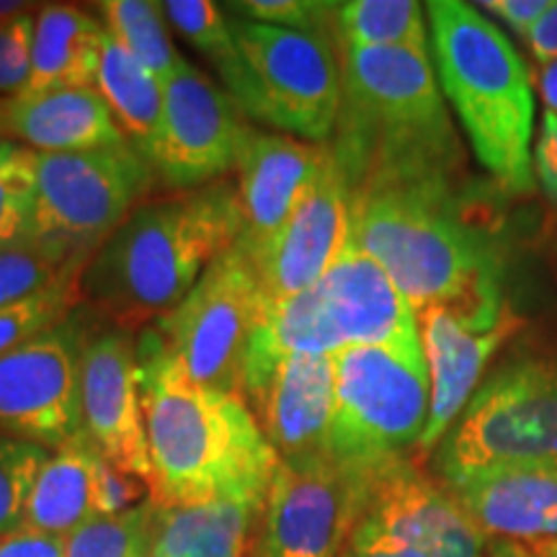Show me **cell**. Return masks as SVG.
<instances>
[{
    "instance_id": "6da1fadb",
    "label": "cell",
    "mask_w": 557,
    "mask_h": 557,
    "mask_svg": "<svg viewBox=\"0 0 557 557\" xmlns=\"http://www.w3.org/2000/svg\"><path fill=\"white\" fill-rule=\"evenodd\" d=\"M351 240L372 256L416 318L451 308L500 318L504 259L462 178H418L351 194Z\"/></svg>"
},
{
    "instance_id": "3957f363",
    "label": "cell",
    "mask_w": 557,
    "mask_h": 557,
    "mask_svg": "<svg viewBox=\"0 0 557 557\" xmlns=\"http://www.w3.org/2000/svg\"><path fill=\"white\" fill-rule=\"evenodd\" d=\"M341 109L329 148L348 197L418 178H462L465 150L426 54L341 47Z\"/></svg>"
},
{
    "instance_id": "f1b7e54d",
    "label": "cell",
    "mask_w": 557,
    "mask_h": 557,
    "mask_svg": "<svg viewBox=\"0 0 557 557\" xmlns=\"http://www.w3.org/2000/svg\"><path fill=\"white\" fill-rule=\"evenodd\" d=\"M88 259L62 243L26 233L11 246L0 248V308L39 295V292L81 278Z\"/></svg>"
},
{
    "instance_id": "8d00e7d4",
    "label": "cell",
    "mask_w": 557,
    "mask_h": 557,
    "mask_svg": "<svg viewBox=\"0 0 557 557\" xmlns=\"http://www.w3.org/2000/svg\"><path fill=\"white\" fill-rule=\"evenodd\" d=\"M150 496V485L129 472L99 457L96 465V519L99 517H116V513L129 511L145 504Z\"/></svg>"
},
{
    "instance_id": "7402d4cb",
    "label": "cell",
    "mask_w": 557,
    "mask_h": 557,
    "mask_svg": "<svg viewBox=\"0 0 557 557\" xmlns=\"http://www.w3.org/2000/svg\"><path fill=\"white\" fill-rule=\"evenodd\" d=\"M449 493L487 542L534 547L557 540V468L491 472Z\"/></svg>"
},
{
    "instance_id": "7bdbcfd3",
    "label": "cell",
    "mask_w": 557,
    "mask_h": 557,
    "mask_svg": "<svg viewBox=\"0 0 557 557\" xmlns=\"http://www.w3.org/2000/svg\"><path fill=\"white\" fill-rule=\"evenodd\" d=\"M540 90H542V99H545L547 111L557 114V60L549 62V65H542Z\"/></svg>"
},
{
    "instance_id": "bcb514c9",
    "label": "cell",
    "mask_w": 557,
    "mask_h": 557,
    "mask_svg": "<svg viewBox=\"0 0 557 557\" xmlns=\"http://www.w3.org/2000/svg\"><path fill=\"white\" fill-rule=\"evenodd\" d=\"M529 553H532L534 557H557V540H549V542H542V545L529 547Z\"/></svg>"
},
{
    "instance_id": "484cf974",
    "label": "cell",
    "mask_w": 557,
    "mask_h": 557,
    "mask_svg": "<svg viewBox=\"0 0 557 557\" xmlns=\"http://www.w3.org/2000/svg\"><path fill=\"white\" fill-rule=\"evenodd\" d=\"M96 90L124 139L148 160L163 122V83L109 32L103 34Z\"/></svg>"
},
{
    "instance_id": "e0dca14e",
    "label": "cell",
    "mask_w": 557,
    "mask_h": 557,
    "mask_svg": "<svg viewBox=\"0 0 557 557\" xmlns=\"http://www.w3.org/2000/svg\"><path fill=\"white\" fill-rule=\"evenodd\" d=\"M517 325L519 320L511 310L500 318H475L451 308H431L418 315L431 382L429 423L416 447L418 459L429 457L455 426L472 395L483 385L493 354L517 331Z\"/></svg>"
},
{
    "instance_id": "2e32d148",
    "label": "cell",
    "mask_w": 557,
    "mask_h": 557,
    "mask_svg": "<svg viewBox=\"0 0 557 557\" xmlns=\"http://www.w3.org/2000/svg\"><path fill=\"white\" fill-rule=\"evenodd\" d=\"M361 524L406 542L426 557H485L487 540L444 485L395 459L367 478Z\"/></svg>"
},
{
    "instance_id": "60d3db41",
    "label": "cell",
    "mask_w": 557,
    "mask_h": 557,
    "mask_svg": "<svg viewBox=\"0 0 557 557\" xmlns=\"http://www.w3.org/2000/svg\"><path fill=\"white\" fill-rule=\"evenodd\" d=\"M67 537L18 529L0 537V557H65Z\"/></svg>"
},
{
    "instance_id": "603a6c76",
    "label": "cell",
    "mask_w": 557,
    "mask_h": 557,
    "mask_svg": "<svg viewBox=\"0 0 557 557\" xmlns=\"http://www.w3.org/2000/svg\"><path fill=\"white\" fill-rule=\"evenodd\" d=\"M107 26L78 5H39L34 21L32 75L24 94L60 88H96Z\"/></svg>"
},
{
    "instance_id": "4dcf8cb0",
    "label": "cell",
    "mask_w": 557,
    "mask_h": 557,
    "mask_svg": "<svg viewBox=\"0 0 557 557\" xmlns=\"http://www.w3.org/2000/svg\"><path fill=\"white\" fill-rule=\"evenodd\" d=\"M158 504L152 498L116 517L90 519L67 537L65 557H150Z\"/></svg>"
},
{
    "instance_id": "836d02e7",
    "label": "cell",
    "mask_w": 557,
    "mask_h": 557,
    "mask_svg": "<svg viewBox=\"0 0 557 557\" xmlns=\"http://www.w3.org/2000/svg\"><path fill=\"white\" fill-rule=\"evenodd\" d=\"M34 191V150L16 143H0V248L29 233Z\"/></svg>"
},
{
    "instance_id": "5b68a950",
    "label": "cell",
    "mask_w": 557,
    "mask_h": 557,
    "mask_svg": "<svg viewBox=\"0 0 557 557\" xmlns=\"http://www.w3.org/2000/svg\"><path fill=\"white\" fill-rule=\"evenodd\" d=\"M426 16L438 86L480 165L506 194L534 191V88L521 54L478 5L431 0Z\"/></svg>"
},
{
    "instance_id": "ffe728a7",
    "label": "cell",
    "mask_w": 557,
    "mask_h": 557,
    "mask_svg": "<svg viewBox=\"0 0 557 557\" xmlns=\"http://www.w3.org/2000/svg\"><path fill=\"white\" fill-rule=\"evenodd\" d=\"M315 289L344 348L421 344L416 310L387 271L354 240Z\"/></svg>"
},
{
    "instance_id": "d4e9b609",
    "label": "cell",
    "mask_w": 557,
    "mask_h": 557,
    "mask_svg": "<svg viewBox=\"0 0 557 557\" xmlns=\"http://www.w3.org/2000/svg\"><path fill=\"white\" fill-rule=\"evenodd\" d=\"M101 451L86 434L54 451L34 485L24 527L34 532L70 537L96 519V465Z\"/></svg>"
},
{
    "instance_id": "ab89813d",
    "label": "cell",
    "mask_w": 557,
    "mask_h": 557,
    "mask_svg": "<svg viewBox=\"0 0 557 557\" xmlns=\"http://www.w3.org/2000/svg\"><path fill=\"white\" fill-rule=\"evenodd\" d=\"M534 176L553 205H557V114L545 111L534 143Z\"/></svg>"
},
{
    "instance_id": "277c9868",
    "label": "cell",
    "mask_w": 557,
    "mask_h": 557,
    "mask_svg": "<svg viewBox=\"0 0 557 557\" xmlns=\"http://www.w3.org/2000/svg\"><path fill=\"white\" fill-rule=\"evenodd\" d=\"M238 238V186L230 178L143 201L86 263L81 305L114 329L135 333L176 308Z\"/></svg>"
},
{
    "instance_id": "44dd1931",
    "label": "cell",
    "mask_w": 557,
    "mask_h": 557,
    "mask_svg": "<svg viewBox=\"0 0 557 557\" xmlns=\"http://www.w3.org/2000/svg\"><path fill=\"white\" fill-rule=\"evenodd\" d=\"M0 143L34 152H86L127 139L96 88H60L0 99Z\"/></svg>"
},
{
    "instance_id": "d590c367",
    "label": "cell",
    "mask_w": 557,
    "mask_h": 557,
    "mask_svg": "<svg viewBox=\"0 0 557 557\" xmlns=\"http://www.w3.org/2000/svg\"><path fill=\"white\" fill-rule=\"evenodd\" d=\"M34 21L37 16L32 11L0 21V99L26 90L32 75Z\"/></svg>"
},
{
    "instance_id": "1f68e13d",
    "label": "cell",
    "mask_w": 557,
    "mask_h": 557,
    "mask_svg": "<svg viewBox=\"0 0 557 557\" xmlns=\"http://www.w3.org/2000/svg\"><path fill=\"white\" fill-rule=\"evenodd\" d=\"M50 457L39 444L0 434V537L24 527L32 491Z\"/></svg>"
},
{
    "instance_id": "5bb4252c",
    "label": "cell",
    "mask_w": 557,
    "mask_h": 557,
    "mask_svg": "<svg viewBox=\"0 0 557 557\" xmlns=\"http://www.w3.org/2000/svg\"><path fill=\"white\" fill-rule=\"evenodd\" d=\"M83 434L114 468L150 485L152 459L137 377V336L124 329L94 331L81 357Z\"/></svg>"
},
{
    "instance_id": "d6a6232c",
    "label": "cell",
    "mask_w": 557,
    "mask_h": 557,
    "mask_svg": "<svg viewBox=\"0 0 557 557\" xmlns=\"http://www.w3.org/2000/svg\"><path fill=\"white\" fill-rule=\"evenodd\" d=\"M78 305V278H67L39 295L0 308V357L62 323Z\"/></svg>"
},
{
    "instance_id": "7c38bea8",
    "label": "cell",
    "mask_w": 557,
    "mask_h": 557,
    "mask_svg": "<svg viewBox=\"0 0 557 557\" xmlns=\"http://www.w3.org/2000/svg\"><path fill=\"white\" fill-rule=\"evenodd\" d=\"M367 478L331 455L278 459L250 557H341Z\"/></svg>"
},
{
    "instance_id": "8992f818",
    "label": "cell",
    "mask_w": 557,
    "mask_h": 557,
    "mask_svg": "<svg viewBox=\"0 0 557 557\" xmlns=\"http://www.w3.org/2000/svg\"><path fill=\"white\" fill-rule=\"evenodd\" d=\"M431 468L447 491L500 470L557 468V361L524 359L491 374Z\"/></svg>"
},
{
    "instance_id": "9a60e30c",
    "label": "cell",
    "mask_w": 557,
    "mask_h": 557,
    "mask_svg": "<svg viewBox=\"0 0 557 557\" xmlns=\"http://www.w3.org/2000/svg\"><path fill=\"white\" fill-rule=\"evenodd\" d=\"M351 240V197L336 158L323 145L318 169L299 194L287 225L256 263L271 302L315 287Z\"/></svg>"
},
{
    "instance_id": "d6986e66",
    "label": "cell",
    "mask_w": 557,
    "mask_h": 557,
    "mask_svg": "<svg viewBox=\"0 0 557 557\" xmlns=\"http://www.w3.org/2000/svg\"><path fill=\"white\" fill-rule=\"evenodd\" d=\"M323 145L302 143L289 135H271L246 124L240 135L238 169L240 238L235 246L259 263L282 227L287 225L299 194L305 191Z\"/></svg>"
},
{
    "instance_id": "ee69618b",
    "label": "cell",
    "mask_w": 557,
    "mask_h": 557,
    "mask_svg": "<svg viewBox=\"0 0 557 557\" xmlns=\"http://www.w3.org/2000/svg\"><path fill=\"white\" fill-rule=\"evenodd\" d=\"M485 557H534V555L529 553V547L517 545V542L491 540L485 545Z\"/></svg>"
},
{
    "instance_id": "8fae6325",
    "label": "cell",
    "mask_w": 557,
    "mask_h": 557,
    "mask_svg": "<svg viewBox=\"0 0 557 557\" xmlns=\"http://www.w3.org/2000/svg\"><path fill=\"white\" fill-rule=\"evenodd\" d=\"M94 320L78 305L62 323L0 357V434L54 451L83 434L81 357Z\"/></svg>"
},
{
    "instance_id": "4fadbf2b",
    "label": "cell",
    "mask_w": 557,
    "mask_h": 557,
    "mask_svg": "<svg viewBox=\"0 0 557 557\" xmlns=\"http://www.w3.org/2000/svg\"><path fill=\"white\" fill-rule=\"evenodd\" d=\"M243 127L238 103L181 58L176 73L163 83V122L148 158L158 184L178 194L225 178L235 165Z\"/></svg>"
},
{
    "instance_id": "7a4b0ae2",
    "label": "cell",
    "mask_w": 557,
    "mask_h": 557,
    "mask_svg": "<svg viewBox=\"0 0 557 557\" xmlns=\"http://www.w3.org/2000/svg\"><path fill=\"white\" fill-rule=\"evenodd\" d=\"M137 377L158 506L267 504L278 457L240 395L186 380L152 325L137 336Z\"/></svg>"
},
{
    "instance_id": "30bf717a",
    "label": "cell",
    "mask_w": 557,
    "mask_h": 557,
    "mask_svg": "<svg viewBox=\"0 0 557 557\" xmlns=\"http://www.w3.org/2000/svg\"><path fill=\"white\" fill-rule=\"evenodd\" d=\"M230 32L253 81L248 120L299 135L312 145L331 143L341 109L336 39L238 16H230Z\"/></svg>"
},
{
    "instance_id": "f35d334b",
    "label": "cell",
    "mask_w": 557,
    "mask_h": 557,
    "mask_svg": "<svg viewBox=\"0 0 557 557\" xmlns=\"http://www.w3.org/2000/svg\"><path fill=\"white\" fill-rule=\"evenodd\" d=\"M549 5H553V0H483V3H478V9L500 18L508 29L527 39L529 32L549 11Z\"/></svg>"
},
{
    "instance_id": "f546056e",
    "label": "cell",
    "mask_w": 557,
    "mask_h": 557,
    "mask_svg": "<svg viewBox=\"0 0 557 557\" xmlns=\"http://www.w3.org/2000/svg\"><path fill=\"white\" fill-rule=\"evenodd\" d=\"M107 24V32L120 39L160 83L176 73L181 54L173 47L165 26L163 3L156 0H103L96 5Z\"/></svg>"
},
{
    "instance_id": "4316f807",
    "label": "cell",
    "mask_w": 557,
    "mask_h": 557,
    "mask_svg": "<svg viewBox=\"0 0 557 557\" xmlns=\"http://www.w3.org/2000/svg\"><path fill=\"white\" fill-rule=\"evenodd\" d=\"M426 5L416 0H348L336 5V50H408L431 52Z\"/></svg>"
},
{
    "instance_id": "e575fe53",
    "label": "cell",
    "mask_w": 557,
    "mask_h": 557,
    "mask_svg": "<svg viewBox=\"0 0 557 557\" xmlns=\"http://www.w3.org/2000/svg\"><path fill=\"white\" fill-rule=\"evenodd\" d=\"M336 5L338 3H323V0H240V3H225L222 9L233 11V16L238 18L259 21L278 29L333 37Z\"/></svg>"
},
{
    "instance_id": "83f0119b",
    "label": "cell",
    "mask_w": 557,
    "mask_h": 557,
    "mask_svg": "<svg viewBox=\"0 0 557 557\" xmlns=\"http://www.w3.org/2000/svg\"><path fill=\"white\" fill-rule=\"evenodd\" d=\"M163 13L173 24V29L212 62L222 83H225L227 96L238 103L240 114L250 116L253 81H250L246 60H243L233 32H230L227 11L212 0H169V3H163Z\"/></svg>"
},
{
    "instance_id": "52a82bcc",
    "label": "cell",
    "mask_w": 557,
    "mask_h": 557,
    "mask_svg": "<svg viewBox=\"0 0 557 557\" xmlns=\"http://www.w3.org/2000/svg\"><path fill=\"white\" fill-rule=\"evenodd\" d=\"M333 361L336 408L329 455L372 475L416 451L431 410L423 346H351L333 354Z\"/></svg>"
},
{
    "instance_id": "cb8c5ba5",
    "label": "cell",
    "mask_w": 557,
    "mask_h": 557,
    "mask_svg": "<svg viewBox=\"0 0 557 557\" xmlns=\"http://www.w3.org/2000/svg\"><path fill=\"white\" fill-rule=\"evenodd\" d=\"M261 511L256 500L158 506L150 557H243Z\"/></svg>"
},
{
    "instance_id": "9c48e42d",
    "label": "cell",
    "mask_w": 557,
    "mask_h": 557,
    "mask_svg": "<svg viewBox=\"0 0 557 557\" xmlns=\"http://www.w3.org/2000/svg\"><path fill=\"white\" fill-rule=\"evenodd\" d=\"M34 176L29 233L62 243L88 261L158 181L129 143L86 152H34Z\"/></svg>"
},
{
    "instance_id": "ba28073f",
    "label": "cell",
    "mask_w": 557,
    "mask_h": 557,
    "mask_svg": "<svg viewBox=\"0 0 557 557\" xmlns=\"http://www.w3.org/2000/svg\"><path fill=\"white\" fill-rule=\"evenodd\" d=\"M269 305L256 263L233 246L209 263L189 295L158 318L152 331L186 380L240 395L246 346Z\"/></svg>"
},
{
    "instance_id": "f6af8a7d",
    "label": "cell",
    "mask_w": 557,
    "mask_h": 557,
    "mask_svg": "<svg viewBox=\"0 0 557 557\" xmlns=\"http://www.w3.org/2000/svg\"><path fill=\"white\" fill-rule=\"evenodd\" d=\"M37 9L34 3H24V0H0V21H9L13 16H18V13H26Z\"/></svg>"
},
{
    "instance_id": "74e56055",
    "label": "cell",
    "mask_w": 557,
    "mask_h": 557,
    "mask_svg": "<svg viewBox=\"0 0 557 557\" xmlns=\"http://www.w3.org/2000/svg\"><path fill=\"white\" fill-rule=\"evenodd\" d=\"M341 557H426V555L418 553L416 547L406 545V542L387 537V534L377 532V529L357 521Z\"/></svg>"
},
{
    "instance_id": "ac0fdd59",
    "label": "cell",
    "mask_w": 557,
    "mask_h": 557,
    "mask_svg": "<svg viewBox=\"0 0 557 557\" xmlns=\"http://www.w3.org/2000/svg\"><path fill=\"white\" fill-rule=\"evenodd\" d=\"M243 400L278 459L329 455L336 408V361L297 354L243 387Z\"/></svg>"
},
{
    "instance_id": "b9f144b4",
    "label": "cell",
    "mask_w": 557,
    "mask_h": 557,
    "mask_svg": "<svg viewBox=\"0 0 557 557\" xmlns=\"http://www.w3.org/2000/svg\"><path fill=\"white\" fill-rule=\"evenodd\" d=\"M527 45L542 65L557 60V0H553L549 11L540 18V24L529 32Z\"/></svg>"
}]
</instances>
